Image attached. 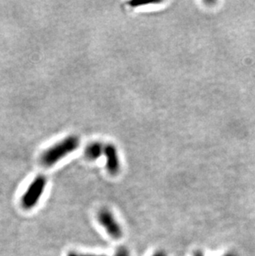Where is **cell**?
<instances>
[{
  "label": "cell",
  "mask_w": 255,
  "mask_h": 256,
  "mask_svg": "<svg viewBox=\"0 0 255 256\" xmlns=\"http://www.w3.org/2000/svg\"><path fill=\"white\" fill-rule=\"evenodd\" d=\"M97 219H98L100 224L106 229V232L110 234V236L116 240L120 239L122 237L123 230L110 210L107 209H102L100 210L97 215Z\"/></svg>",
  "instance_id": "3"
},
{
  "label": "cell",
  "mask_w": 255,
  "mask_h": 256,
  "mask_svg": "<svg viewBox=\"0 0 255 256\" xmlns=\"http://www.w3.org/2000/svg\"><path fill=\"white\" fill-rule=\"evenodd\" d=\"M46 178L42 175H39L34 179V181L29 184L24 194L22 195V208L26 210H30L36 206L41 196L44 194V190L46 188Z\"/></svg>",
  "instance_id": "2"
},
{
  "label": "cell",
  "mask_w": 255,
  "mask_h": 256,
  "mask_svg": "<svg viewBox=\"0 0 255 256\" xmlns=\"http://www.w3.org/2000/svg\"><path fill=\"white\" fill-rule=\"evenodd\" d=\"M79 144V138L76 136L66 137L45 150L40 157V162L44 167H52L66 155L75 151Z\"/></svg>",
  "instance_id": "1"
},
{
  "label": "cell",
  "mask_w": 255,
  "mask_h": 256,
  "mask_svg": "<svg viewBox=\"0 0 255 256\" xmlns=\"http://www.w3.org/2000/svg\"><path fill=\"white\" fill-rule=\"evenodd\" d=\"M194 256H204L202 254V253H200V252H198V253H196L194 254ZM223 256H237L236 254H234V253H228V254H226Z\"/></svg>",
  "instance_id": "7"
},
{
  "label": "cell",
  "mask_w": 255,
  "mask_h": 256,
  "mask_svg": "<svg viewBox=\"0 0 255 256\" xmlns=\"http://www.w3.org/2000/svg\"><path fill=\"white\" fill-rule=\"evenodd\" d=\"M152 256H166V254L164 252H158L152 254Z\"/></svg>",
  "instance_id": "8"
},
{
  "label": "cell",
  "mask_w": 255,
  "mask_h": 256,
  "mask_svg": "<svg viewBox=\"0 0 255 256\" xmlns=\"http://www.w3.org/2000/svg\"><path fill=\"white\" fill-rule=\"evenodd\" d=\"M68 256H97V254H78V253H70ZM130 256V252L126 248H120L118 250V252H116V256Z\"/></svg>",
  "instance_id": "6"
},
{
  "label": "cell",
  "mask_w": 255,
  "mask_h": 256,
  "mask_svg": "<svg viewBox=\"0 0 255 256\" xmlns=\"http://www.w3.org/2000/svg\"><path fill=\"white\" fill-rule=\"evenodd\" d=\"M106 158V168L110 174L116 175L120 171V161L116 147L112 144L106 145L104 148Z\"/></svg>",
  "instance_id": "4"
},
{
  "label": "cell",
  "mask_w": 255,
  "mask_h": 256,
  "mask_svg": "<svg viewBox=\"0 0 255 256\" xmlns=\"http://www.w3.org/2000/svg\"><path fill=\"white\" fill-rule=\"evenodd\" d=\"M104 152V148L102 144L100 142H92L87 146L84 150V154L87 158L90 160H96Z\"/></svg>",
  "instance_id": "5"
}]
</instances>
